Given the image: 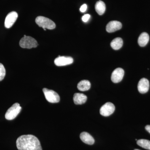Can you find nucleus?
<instances>
[{"label": "nucleus", "instance_id": "obj_18", "mask_svg": "<svg viewBox=\"0 0 150 150\" xmlns=\"http://www.w3.org/2000/svg\"><path fill=\"white\" fill-rule=\"evenodd\" d=\"M137 144L140 146L150 150V141L146 139H140L138 140L137 142Z\"/></svg>", "mask_w": 150, "mask_h": 150}, {"label": "nucleus", "instance_id": "obj_17", "mask_svg": "<svg viewBox=\"0 0 150 150\" xmlns=\"http://www.w3.org/2000/svg\"><path fill=\"white\" fill-rule=\"evenodd\" d=\"M95 9L98 14H99V15H102L105 12V4L102 1H98L96 4Z\"/></svg>", "mask_w": 150, "mask_h": 150}, {"label": "nucleus", "instance_id": "obj_15", "mask_svg": "<svg viewBox=\"0 0 150 150\" xmlns=\"http://www.w3.org/2000/svg\"><path fill=\"white\" fill-rule=\"evenodd\" d=\"M90 82L88 81L84 80L81 81L77 85V88L79 90L82 91H86L91 88Z\"/></svg>", "mask_w": 150, "mask_h": 150}, {"label": "nucleus", "instance_id": "obj_12", "mask_svg": "<svg viewBox=\"0 0 150 150\" xmlns=\"http://www.w3.org/2000/svg\"><path fill=\"white\" fill-rule=\"evenodd\" d=\"M80 137L81 141L87 144L91 145L94 143L95 140L93 137L87 132H83L81 133Z\"/></svg>", "mask_w": 150, "mask_h": 150}, {"label": "nucleus", "instance_id": "obj_14", "mask_svg": "<svg viewBox=\"0 0 150 150\" xmlns=\"http://www.w3.org/2000/svg\"><path fill=\"white\" fill-rule=\"evenodd\" d=\"M149 40V34L146 32L142 33L138 38V43L141 47H144L147 44Z\"/></svg>", "mask_w": 150, "mask_h": 150}, {"label": "nucleus", "instance_id": "obj_5", "mask_svg": "<svg viewBox=\"0 0 150 150\" xmlns=\"http://www.w3.org/2000/svg\"><path fill=\"white\" fill-rule=\"evenodd\" d=\"M43 91L46 100L48 102L51 103H57L60 101V96L54 91L44 88L43 89Z\"/></svg>", "mask_w": 150, "mask_h": 150}, {"label": "nucleus", "instance_id": "obj_23", "mask_svg": "<svg viewBox=\"0 0 150 150\" xmlns=\"http://www.w3.org/2000/svg\"><path fill=\"white\" fill-rule=\"evenodd\" d=\"M134 150H139V149H135Z\"/></svg>", "mask_w": 150, "mask_h": 150}, {"label": "nucleus", "instance_id": "obj_22", "mask_svg": "<svg viewBox=\"0 0 150 150\" xmlns=\"http://www.w3.org/2000/svg\"><path fill=\"white\" fill-rule=\"evenodd\" d=\"M145 129L150 134V125H147V126L145 127Z\"/></svg>", "mask_w": 150, "mask_h": 150}, {"label": "nucleus", "instance_id": "obj_1", "mask_svg": "<svg viewBox=\"0 0 150 150\" xmlns=\"http://www.w3.org/2000/svg\"><path fill=\"white\" fill-rule=\"evenodd\" d=\"M16 143L18 150H42L40 141L33 135H22L18 138Z\"/></svg>", "mask_w": 150, "mask_h": 150}, {"label": "nucleus", "instance_id": "obj_16", "mask_svg": "<svg viewBox=\"0 0 150 150\" xmlns=\"http://www.w3.org/2000/svg\"><path fill=\"white\" fill-rule=\"evenodd\" d=\"M123 45V41L121 38H116L111 41L110 46L112 49L117 50L120 49Z\"/></svg>", "mask_w": 150, "mask_h": 150}, {"label": "nucleus", "instance_id": "obj_9", "mask_svg": "<svg viewBox=\"0 0 150 150\" xmlns=\"http://www.w3.org/2000/svg\"><path fill=\"white\" fill-rule=\"evenodd\" d=\"M124 75V70L121 68H117L112 72L111 77V81L114 83H118L123 79Z\"/></svg>", "mask_w": 150, "mask_h": 150}, {"label": "nucleus", "instance_id": "obj_21", "mask_svg": "<svg viewBox=\"0 0 150 150\" xmlns=\"http://www.w3.org/2000/svg\"><path fill=\"white\" fill-rule=\"evenodd\" d=\"M87 8V6L86 4H84L81 7L80 11L81 12L84 13L86 11Z\"/></svg>", "mask_w": 150, "mask_h": 150}, {"label": "nucleus", "instance_id": "obj_13", "mask_svg": "<svg viewBox=\"0 0 150 150\" xmlns=\"http://www.w3.org/2000/svg\"><path fill=\"white\" fill-rule=\"evenodd\" d=\"M87 97L85 95L81 93H76L73 97L74 103L76 105H81L85 103Z\"/></svg>", "mask_w": 150, "mask_h": 150}, {"label": "nucleus", "instance_id": "obj_10", "mask_svg": "<svg viewBox=\"0 0 150 150\" xmlns=\"http://www.w3.org/2000/svg\"><path fill=\"white\" fill-rule=\"evenodd\" d=\"M149 80L143 78L140 80L138 83V90L140 93H145L149 91Z\"/></svg>", "mask_w": 150, "mask_h": 150}, {"label": "nucleus", "instance_id": "obj_4", "mask_svg": "<svg viewBox=\"0 0 150 150\" xmlns=\"http://www.w3.org/2000/svg\"><path fill=\"white\" fill-rule=\"evenodd\" d=\"M21 107L18 103H14L7 110L5 114V118L8 120H12L16 118L21 110Z\"/></svg>", "mask_w": 150, "mask_h": 150}, {"label": "nucleus", "instance_id": "obj_7", "mask_svg": "<svg viewBox=\"0 0 150 150\" xmlns=\"http://www.w3.org/2000/svg\"><path fill=\"white\" fill-rule=\"evenodd\" d=\"M74 62V59L71 57L59 56L54 61V63L58 67L67 66L71 64Z\"/></svg>", "mask_w": 150, "mask_h": 150}, {"label": "nucleus", "instance_id": "obj_19", "mask_svg": "<svg viewBox=\"0 0 150 150\" xmlns=\"http://www.w3.org/2000/svg\"><path fill=\"white\" fill-rule=\"evenodd\" d=\"M6 76V69L2 64L0 63V81H2Z\"/></svg>", "mask_w": 150, "mask_h": 150}, {"label": "nucleus", "instance_id": "obj_3", "mask_svg": "<svg viewBox=\"0 0 150 150\" xmlns=\"http://www.w3.org/2000/svg\"><path fill=\"white\" fill-rule=\"evenodd\" d=\"M19 45L21 48L30 49L36 48L38 44L37 41L33 38L24 35V37L21 38L19 42Z\"/></svg>", "mask_w": 150, "mask_h": 150}, {"label": "nucleus", "instance_id": "obj_11", "mask_svg": "<svg viewBox=\"0 0 150 150\" xmlns=\"http://www.w3.org/2000/svg\"><path fill=\"white\" fill-rule=\"evenodd\" d=\"M122 25L121 22L116 21H110L106 25V30L108 32H114L121 29Z\"/></svg>", "mask_w": 150, "mask_h": 150}, {"label": "nucleus", "instance_id": "obj_20", "mask_svg": "<svg viewBox=\"0 0 150 150\" xmlns=\"http://www.w3.org/2000/svg\"><path fill=\"white\" fill-rule=\"evenodd\" d=\"M91 16L90 15L88 14H87L84 15L83 16L82 18V20L84 22H87L88 21L89 19L90 18Z\"/></svg>", "mask_w": 150, "mask_h": 150}, {"label": "nucleus", "instance_id": "obj_2", "mask_svg": "<svg viewBox=\"0 0 150 150\" xmlns=\"http://www.w3.org/2000/svg\"><path fill=\"white\" fill-rule=\"evenodd\" d=\"M35 21L39 27L43 28V29L52 30L56 28V24L54 21L44 16H38Z\"/></svg>", "mask_w": 150, "mask_h": 150}, {"label": "nucleus", "instance_id": "obj_8", "mask_svg": "<svg viewBox=\"0 0 150 150\" xmlns=\"http://www.w3.org/2000/svg\"><path fill=\"white\" fill-rule=\"evenodd\" d=\"M18 15L16 12L12 11L9 13L6 17L5 21V26L7 28L11 27L16 21Z\"/></svg>", "mask_w": 150, "mask_h": 150}, {"label": "nucleus", "instance_id": "obj_6", "mask_svg": "<svg viewBox=\"0 0 150 150\" xmlns=\"http://www.w3.org/2000/svg\"><path fill=\"white\" fill-rule=\"evenodd\" d=\"M115 110V105L113 103L108 102L103 105L100 108V113L103 116H108L114 112Z\"/></svg>", "mask_w": 150, "mask_h": 150}]
</instances>
